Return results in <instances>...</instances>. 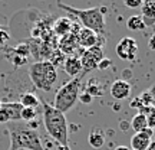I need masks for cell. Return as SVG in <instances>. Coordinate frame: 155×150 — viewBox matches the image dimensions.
I'll return each mask as SVG.
<instances>
[{
  "label": "cell",
  "instance_id": "4dcf8cb0",
  "mask_svg": "<svg viewBox=\"0 0 155 150\" xmlns=\"http://www.w3.org/2000/svg\"><path fill=\"white\" fill-rule=\"evenodd\" d=\"M121 128L124 131H127L128 128H129V123L128 121H121Z\"/></svg>",
  "mask_w": 155,
  "mask_h": 150
},
{
  "label": "cell",
  "instance_id": "9c48e42d",
  "mask_svg": "<svg viewBox=\"0 0 155 150\" xmlns=\"http://www.w3.org/2000/svg\"><path fill=\"white\" fill-rule=\"evenodd\" d=\"M76 38H78V44H79V46L89 49V48H92V46H101L99 39L104 38V36H99V35H96L95 32L89 30V29L81 28V30L76 33Z\"/></svg>",
  "mask_w": 155,
  "mask_h": 150
},
{
  "label": "cell",
  "instance_id": "9a60e30c",
  "mask_svg": "<svg viewBox=\"0 0 155 150\" xmlns=\"http://www.w3.org/2000/svg\"><path fill=\"white\" fill-rule=\"evenodd\" d=\"M142 12V20L145 26H152L155 23V3H142L141 6Z\"/></svg>",
  "mask_w": 155,
  "mask_h": 150
},
{
  "label": "cell",
  "instance_id": "7402d4cb",
  "mask_svg": "<svg viewBox=\"0 0 155 150\" xmlns=\"http://www.w3.org/2000/svg\"><path fill=\"white\" fill-rule=\"evenodd\" d=\"M6 58H7V59H10L16 67H22V65H25L26 61H28V56L19 54V52H16L15 49H12L10 52H7V54H6Z\"/></svg>",
  "mask_w": 155,
  "mask_h": 150
},
{
  "label": "cell",
  "instance_id": "603a6c76",
  "mask_svg": "<svg viewBox=\"0 0 155 150\" xmlns=\"http://www.w3.org/2000/svg\"><path fill=\"white\" fill-rule=\"evenodd\" d=\"M65 59H66V55L63 52H61V51H52L49 55V62L55 68H58L59 65H63Z\"/></svg>",
  "mask_w": 155,
  "mask_h": 150
},
{
  "label": "cell",
  "instance_id": "6da1fadb",
  "mask_svg": "<svg viewBox=\"0 0 155 150\" xmlns=\"http://www.w3.org/2000/svg\"><path fill=\"white\" fill-rule=\"evenodd\" d=\"M58 6L63 9L65 12L71 13L76 17L81 26L85 29H89L95 32L99 36H105L106 35V26H105V7H91V9H78L68 6L65 3L58 2Z\"/></svg>",
  "mask_w": 155,
  "mask_h": 150
},
{
  "label": "cell",
  "instance_id": "d590c367",
  "mask_svg": "<svg viewBox=\"0 0 155 150\" xmlns=\"http://www.w3.org/2000/svg\"><path fill=\"white\" fill-rule=\"evenodd\" d=\"M9 150H17V149H12V147H9Z\"/></svg>",
  "mask_w": 155,
  "mask_h": 150
},
{
  "label": "cell",
  "instance_id": "484cf974",
  "mask_svg": "<svg viewBox=\"0 0 155 150\" xmlns=\"http://www.w3.org/2000/svg\"><path fill=\"white\" fill-rule=\"evenodd\" d=\"M78 100L81 101V103H83V104H91V103H92V97H91L86 91H82V92H79Z\"/></svg>",
  "mask_w": 155,
  "mask_h": 150
},
{
  "label": "cell",
  "instance_id": "277c9868",
  "mask_svg": "<svg viewBox=\"0 0 155 150\" xmlns=\"http://www.w3.org/2000/svg\"><path fill=\"white\" fill-rule=\"evenodd\" d=\"M28 74L35 87L46 92H49L58 81V71L49 61H36L29 67Z\"/></svg>",
  "mask_w": 155,
  "mask_h": 150
},
{
  "label": "cell",
  "instance_id": "4fadbf2b",
  "mask_svg": "<svg viewBox=\"0 0 155 150\" xmlns=\"http://www.w3.org/2000/svg\"><path fill=\"white\" fill-rule=\"evenodd\" d=\"M59 46H61L59 51L63 52V54H71V52H73L75 49H78V48H79V44H78L76 35L68 33V35H65V36H62Z\"/></svg>",
  "mask_w": 155,
  "mask_h": 150
},
{
  "label": "cell",
  "instance_id": "7a4b0ae2",
  "mask_svg": "<svg viewBox=\"0 0 155 150\" xmlns=\"http://www.w3.org/2000/svg\"><path fill=\"white\" fill-rule=\"evenodd\" d=\"M42 110H43V124L48 134L55 141H58V145L68 146L69 139H68V121L65 114L48 103H42Z\"/></svg>",
  "mask_w": 155,
  "mask_h": 150
},
{
  "label": "cell",
  "instance_id": "8fae6325",
  "mask_svg": "<svg viewBox=\"0 0 155 150\" xmlns=\"http://www.w3.org/2000/svg\"><path fill=\"white\" fill-rule=\"evenodd\" d=\"M152 137L150 134H147L145 131H139L135 133L131 137V149L132 150H148V146L152 141Z\"/></svg>",
  "mask_w": 155,
  "mask_h": 150
},
{
  "label": "cell",
  "instance_id": "d6a6232c",
  "mask_svg": "<svg viewBox=\"0 0 155 150\" xmlns=\"http://www.w3.org/2000/svg\"><path fill=\"white\" fill-rule=\"evenodd\" d=\"M148 150H155V140L150 143V146H148Z\"/></svg>",
  "mask_w": 155,
  "mask_h": 150
},
{
  "label": "cell",
  "instance_id": "7c38bea8",
  "mask_svg": "<svg viewBox=\"0 0 155 150\" xmlns=\"http://www.w3.org/2000/svg\"><path fill=\"white\" fill-rule=\"evenodd\" d=\"M63 68H65V72L68 75H71L72 78H76L79 74L82 72V65H81V59L78 56H66L65 59V64H63Z\"/></svg>",
  "mask_w": 155,
  "mask_h": 150
},
{
  "label": "cell",
  "instance_id": "f546056e",
  "mask_svg": "<svg viewBox=\"0 0 155 150\" xmlns=\"http://www.w3.org/2000/svg\"><path fill=\"white\" fill-rule=\"evenodd\" d=\"M148 46H150L151 51H155V33L152 35L150 38V40H148Z\"/></svg>",
  "mask_w": 155,
  "mask_h": 150
},
{
  "label": "cell",
  "instance_id": "3957f363",
  "mask_svg": "<svg viewBox=\"0 0 155 150\" xmlns=\"http://www.w3.org/2000/svg\"><path fill=\"white\" fill-rule=\"evenodd\" d=\"M10 137V147L17 150H45L40 141L38 130L22 126V124H10L6 128Z\"/></svg>",
  "mask_w": 155,
  "mask_h": 150
},
{
  "label": "cell",
  "instance_id": "8d00e7d4",
  "mask_svg": "<svg viewBox=\"0 0 155 150\" xmlns=\"http://www.w3.org/2000/svg\"><path fill=\"white\" fill-rule=\"evenodd\" d=\"M0 107H2V101H0Z\"/></svg>",
  "mask_w": 155,
  "mask_h": 150
},
{
  "label": "cell",
  "instance_id": "ba28073f",
  "mask_svg": "<svg viewBox=\"0 0 155 150\" xmlns=\"http://www.w3.org/2000/svg\"><path fill=\"white\" fill-rule=\"evenodd\" d=\"M22 104L20 103H2L0 107V123H16L20 120V111H22Z\"/></svg>",
  "mask_w": 155,
  "mask_h": 150
},
{
  "label": "cell",
  "instance_id": "44dd1931",
  "mask_svg": "<svg viewBox=\"0 0 155 150\" xmlns=\"http://www.w3.org/2000/svg\"><path fill=\"white\" fill-rule=\"evenodd\" d=\"M85 91H86L92 98H94V97H101V95H104V88H102V85H101L98 81H95V79H91V82H88Z\"/></svg>",
  "mask_w": 155,
  "mask_h": 150
},
{
  "label": "cell",
  "instance_id": "2e32d148",
  "mask_svg": "<svg viewBox=\"0 0 155 150\" xmlns=\"http://www.w3.org/2000/svg\"><path fill=\"white\" fill-rule=\"evenodd\" d=\"M53 30L58 36H65L72 32V22L68 17H59L53 25Z\"/></svg>",
  "mask_w": 155,
  "mask_h": 150
},
{
  "label": "cell",
  "instance_id": "8992f818",
  "mask_svg": "<svg viewBox=\"0 0 155 150\" xmlns=\"http://www.w3.org/2000/svg\"><path fill=\"white\" fill-rule=\"evenodd\" d=\"M79 59H81L83 74H88L98 68V64L104 59V51L101 46H92L85 51Z\"/></svg>",
  "mask_w": 155,
  "mask_h": 150
},
{
  "label": "cell",
  "instance_id": "d6986e66",
  "mask_svg": "<svg viewBox=\"0 0 155 150\" xmlns=\"http://www.w3.org/2000/svg\"><path fill=\"white\" fill-rule=\"evenodd\" d=\"M139 113L147 117V124H148V127L154 130L155 128V106L141 107V108H139Z\"/></svg>",
  "mask_w": 155,
  "mask_h": 150
},
{
  "label": "cell",
  "instance_id": "83f0119b",
  "mask_svg": "<svg viewBox=\"0 0 155 150\" xmlns=\"http://www.w3.org/2000/svg\"><path fill=\"white\" fill-rule=\"evenodd\" d=\"M9 39H10V35L7 33L6 30L0 29V46H3V45L7 44V42H9Z\"/></svg>",
  "mask_w": 155,
  "mask_h": 150
},
{
  "label": "cell",
  "instance_id": "cb8c5ba5",
  "mask_svg": "<svg viewBox=\"0 0 155 150\" xmlns=\"http://www.w3.org/2000/svg\"><path fill=\"white\" fill-rule=\"evenodd\" d=\"M38 117V110L36 108H29V107H23L20 111V120L23 121H33L35 118Z\"/></svg>",
  "mask_w": 155,
  "mask_h": 150
},
{
  "label": "cell",
  "instance_id": "f1b7e54d",
  "mask_svg": "<svg viewBox=\"0 0 155 150\" xmlns=\"http://www.w3.org/2000/svg\"><path fill=\"white\" fill-rule=\"evenodd\" d=\"M131 107H132V108H141V107H144V104H142L141 98L137 97V98H134V100L131 101Z\"/></svg>",
  "mask_w": 155,
  "mask_h": 150
},
{
  "label": "cell",
  "instance_id": "e0dca14e",
  "mask_svg": "<svg viewBox=\"0 0 155 150\" xmlns=\"http://www.w3.org/2000/svg\"><path fill=\"white\" fill-rule=\"evenodd\" d=\"M129 126H131V128H132L135 133L142 131V130H145V128L148 127V124H147V117H145L144 114H141V113H137V114L132 117Z\"/></svg>",
  "mask_w": 155,
  "mask_h": 150
},
{
  "label": "cell",
  "instance_id": "ffe728a7",
  "mask_svg": "<svg viewBox=\"0 0 155 150\" xmlns=\"http://www.w3.org/2000/svg\"><path fill=\"white\" fill-rule=\"evenodd\" d=\"M127 28L129 29V30L137 32V30H144L147 26H145V23H144V20H142V17L138 16V15H134V16H131L127 20Z\"/></svg>",
  "mask_w": 155,
  "mask_h": 150
},
{
  "label": "cell",
  "instance_id": "74e56055",
  "mask_svg": "<svg viewBox=\"0 0 155 150\" xmlns=\"http://www.w3.org/2000/svg\"><path fill=\"white\" fill-rule=\"evenodd\" d=\"M0 29H2V28H0Z\"/></svg>",
  "mask_w": 155,
  "mask_h": 150
},
{
  "label": "cell",
  "instance_id": "52a82bcc",
  "mask_svg": "<svg viewBox=\"0 0 155 150\" xmlns=\"http://www.w3.org/2000/svg\"><path fill=\"white\" fill-rule=\"evenodd\" d=\"M115 52L118 58L122 61H134L137 54H138V44L134 38L125 36L116 44Z\"/></svg>",
  "mask_w": 155,
  "mask_h": 150
},
{
  "label": "cell",
  "instance_id": "836d02e7",
  "mask_svg": "<svg viewBox=\"0 0 155 150\" xmlns=\"http://www.w3.org/2000/svg\"><path fill=\"white\" fill-rule=\"evenodd\" d=\"M115 150H129V147H127V146H118V147H115Z\"/></svg>",
  "mask_w": 155,
  "mask_h": 150
},
{
  "label": "cell",
  "instance_id": "ac0fdd59",
  "mask_svg": "<svg viewBox=\"0 0 155 150\" xmlns=\"http://www.w3.org/2000/svg\"><path fill=\"white\" fill-rule=\"evenodd\" d=\"M19 103L22 104V107H29V108H38V107L40 106L39 97L32 94V92H25V94H22Z\"/></svg>",
  "mask_w": 155,
  "mask_h": 150
},
{
  "label": "cell",
  "instance_id": "e575fe53",
  "mask_svg": "<svg viewBox=\"0 0 155 150\" xmlns=\"http://www.w3.org/2000/svg\"><path fill=\"white\" fill-rule=\"evenodd\" d=\"M142 3H155V0H142Z\"/></svg>",
  "mask_w": 155,
  "mask_h": 150
},
{
  "label": "cell",
  "instance_id": "5bb4252c",
  "mask_svg": "<svg viewBox=\"0 0 155 150\" xmlns=\"http://www.w3.org/2000/svg\"><path fill=\"white\" fill-rule=\"evenodd\" d=\"M105 140H106V136H105V133H104V130H101V128H92L91 133H89V136H88L89 145L92 146L94 149H101V147H104Z\"/></svg>",
  "mask_w": 155,
  "mask_h": 150
},
{
  "label": "cell",
  "instance_id": "4316f807",
  "mask_svg": "<svg viewBox=\"0 0 155 150\" xmlns=\"http://www.w3.org/2000/svg\"><path fill=\"white\" fill-rule=\"evenodd\" d=\"M111 65H112L111 59H109V58H104V59L98 64V69H99V71H105L108 68H111Z\"/></svg>",
  "mask_w": 155,
  "mask_h": 150
},
{
  "label": "cell",
  "instance_id": "1f68e13d",
  "mask_svg": "<svg viewBox=\"0 0 155 150\" xmlns=\"http://www.w3.org/2000/svg\"><path fill=\"white\" fill-rule=\"evenodd\" d=\"M58 150H71V149H69V145H68V146H62V145H58Z\"/></svg>",
  "mask_w": 155,
  "mask_h": 150
},
{
  "label": "cell",
  "instance_id": "30bf717a",
  "mask_svg": "<svg viewBox=\"0 0 155 150\" xmlns=\"http://www.w3.org/2000/svg\"><path fill=\"white\" fill-rule=\"evenodd\" d=\"M111 95L115 100H125L131 95V84L125 79H116L111 85Z\"/></svg>",
  "mask_w": 155,
  "mask_h": 150
},
{
  "label": "cell",
  "instance_id": "5b68a950",
  "mask_svg": "<svg viewBox=\"0 0 155 150\" xmlns=\"http://www.w3.org/2000/svg\"><path fill=\"white\" fill-rule=\"evenodd\" d=\"M81 81L82 78L76 77L71 79L69 82H66L65 85H62L61 88L56 91L55 94V107L56 110H59L61 113H68L71 108H73V106L76 104L79 92H81Z\"/></svg>",
  "mask_w": 155,
  "mask_h": 150
},
{
  "label": "cell",
  "instance_id": "d4e9b609",
  "mask_svg": "<svg viewBox=\"0 0 155 150\" xmlns=\"http://www.w3.org/2000/svg\"><path fill=\"white\" fill-rule=\"evenodd\" d=\"M124 5L129 9H138L142 6V0H124Z\"/></svg>",
  "mask_w": 155,
  "mask_h": 150
}]
</instances>
